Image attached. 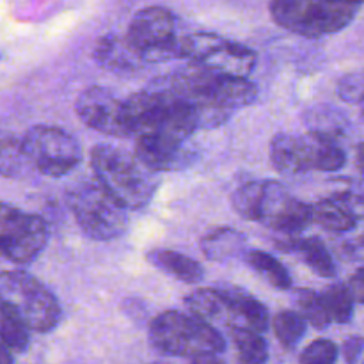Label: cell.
I'll use <instances>...</instances> for the list:
<instances>
[{"label": "cell", "mask_w": 364, "mask_h": 364, "mask_svg": "<svg viewBox=\"0 0 364 364\" xmlns=\"http://www.w3.org/2000/svg\"><path fill=\"white\" fill-rule=\"evenodd\" d=\"M231 206L242 219L295 237L302 233L311 219V205L294 198L279 181H249L231 196Z\"/></svg>", "instance_id": "obj_1"}, {"label": "cell", "mask_w": 364, "mask_h": 364, "mask_svg": "<svg viewBox=\"0 0 364 364\" xmlns=\"http://www.w3.org/2000/svg\"><path fill=\"white\" fill-rule=\"evenodd\" d=\"M95 181L124 210H141L151 203L159 180L134 155L109 144L91 151Z\"/></svg>", "instance_id": "obj_2"}, {"label": "cell", "mask_w": 364, "mask_h": 364, "mask_svg": "<svg viewBox=\"0 0 364 364\" xmlns=\"http://www.w3.org/2000/svg\"><path fill=\"white\" fill-rule=\"evenodd\" d=\"M363 0H272L270 16L279 27L304 36L336 34L354 21Z\"/></svg>", "instance_id": "obj_3"}, {"label": "cell", "mask_w": 364, "mask_h": 364, "mask_svg": "<svg viewBox=\"0 0 364 364\" xmlns=\"http://www.w3.org/2000/svg\"><path fill=\"white\" fill-rule=\"evenodd\" d=\"M149 343L160 354L191 359L199 354H220L226 350V341L215 327L173 309L151 320Z\"/></svg>", "instance_id": "obj_4"}, {"label": "cell", "mask_w": 364, "mask_h": 364, "mask_svg": "<svg viewBox=\"0 0 364 364\" xmlns=\"http://www.w3.org/2000/svg\"><path fill=\"white\" fill-rule=\"evenodd\" d=\"M0 299L16 313L28 331L50 333L63 318V309L55 295L21 269L0 272Z\"/></svg>", "instance_id": "obj_5"}, {"label": "cell", "mask_w": 364, "mask_h": 364, "mask_svg": "<svg viewBox=\"0 0 364 364\" xmlns=\"http://www.w3.org/2000/svg\"><path fill=\"white\" fill-rule=\"evenodd\" d=\"M71 215L85 237L98 242L119 238L128 230V213L96 181L82 180L66 192Z\"/></svg>", "instance_id": "obj_6"}, {"label": "cell", "mask_w": 364, "mask_h": 364, "mask_svg": "<svg viewBox=\"0 0 364 364\" xmlns=\"http://www.w3.org/2000/svg\"><path fill=\"white\" fill-rule=\"evenodd\" d=\"M270 162L274 169L287 176L308 171H340L347 164V155L338 142L306 134L274 135L270 141Z\"/></svg>", "instance_id": "obj_7"}, {"label": "cell", "mask_w": 364, "mask_h": 364, "mask_svg": "<svg viewBox=\"0 0 364 364\" xmlns=\"http://www.w3.org/2000/svg\"><path fill=\"white\" fill-rule=\"evenodd\" d=\"M178 52L180 59H188L191 63L224 77L247 78L258 60L256 52L249 46L228 41L212 32L178 38Z\"/></svg>", "instance_id": "obj_8"}, {"label": "cell", "mask_w": 364, "mask_h": 364, "mask_svg": "<svg viewBox=\"0 0 364 364\" xmlns=\"http://www.w3.org/2000/svg\"><path fill=\"white\" fill-rule=\"evenodd\" d=\"M176 20L166 7L151 6L137 11L128 25L124 41L141 55L144 64H160L180 59Z\"/></svg>", "instance_id": "obj_9"}, {"label": "cell", "mask_w": 364, "mask_h": 364, "mask_svg": "<svg viewBox=\"0 0 364 364\" xmlns=\"http://www.w3.org/2000/svg\"><path fill=\"white\" fill-rule=\"evenodd\" d=\"M25 159L41 174L63 178L82 160V148L77 139L59 127L36 124L21 137Z\"/></svg>", "instance_id": "obj_10"}, {"label": "cell", "mask_w": 364, "mask_h": 364, "mask_svg": "<svg viewBox=\"0 0 364 364\" xmlns=\"http://www.w3.org/2000/svg\"><path fill=\"white\" fill-rule=\"evenodd\" d=\"M75 112L85 127L103 135L128 139L121 119V100L102 85H92L82 91L75 102Z\"/></svg>", "instance_id": "obj_11"}, {"label": "cell", "mask_w": 364, "mask_h": 364, "mask_svg": "<svg viewBox=\"0 0 364 364\" xmlns=\"http://www.w3.org/2000/svg\"><path fill=\"white\" fill-rule=\"evenodd\" d=\"M50 238L48 224L43 217L25 213L6 240L0 242V256L18 267L31 265L39 258Z\"/></svg>", "instance_id": "obj_12"}, {"label": "cell", "mask_w": 364, "mask_h": 364, "mask_svg": "<svg viewBox=\"0 0 364 364\" xmlns=\"http://www.w3.org/2000/svg\"><path fill=\"white\" fill-rule=\"evenodd\" d=\"M134 156L151 173L180 171L194 162V151L185 148V142L164 135L137 137Z\"/></svg>", "instance_id": "obj_13"}, {"label": "cell", "mask_w": 364, "mask_h": 364, "mask_svg": "<svg viewBox=\"0 0 364 364\" xmlns=\"http://www.w3.org/2000/svg\"><path fill=\"white\" fill-rule=\"evenodd\" d=\"M361 198L352 194H336L311 205V219L313 223H318L333 233H347L354 230L358 220L361 219Z\"/></svg>", "instance_id": "obj_14"}, {"label": "cell", "mask_w": 364, "mask_h": 364, "mask_svg": "<svg viewBox=\"0 0 364 364\" xmlns=\"http://www.w3.org/2000/svg\"><path fill=\"white\" fill-rule=\"evenodd\" d=\"M226 299L228 309H230V323L242 322L245 329H251L255 333L262 334L269 329V311L267 306L262 304L256 297L244 291L242 288L235 287H219ZM230 326V327H231Z\"/></svg>", "instance_id": "obj_15"}, {"label": "cell", "mask_w": 364, "mask_h": 364, "mask_svg": "<svg viewBox=\"0 0 364 364\" xmlns=\"http://www.w3.org/2000/svg\"><path fill=\"white\" fill-rule=\"evenodd\" d=\"M92 55H95V60L100 66L107 68L114 73H135V71L146 66L141 55L134 52L128 46V43L124 41V38H119V36L110 34L98 39Z\"/></svg>", "instance_id": "obj_16"}, {"label": "cell", "mask_w": 364, "mask_h": 364, "mask_svg": "<svg viewBox=\"0 0 364 364\" xmlns=\"http://www.w3.org/2000/svg\"><path fill=\"white\" fill-rule=\"evenodd\" d=\"M277 247L283 249L284 252H291V255L299 256L320 277H326V279L336 277V263H334L327 245L320 238L288 237L287 240H281Z\"/></svg>", "instance_id": "obj_17"}, {"label": "cell", "mask_w": 364, "mask_h": 364, "mask_svg": "<svg viewBox=\"0 0 364 364\" xmlns=\"http://www.w3.org/2000/svg\"><path fill=\"white\" fill-rule=\"evenodd\" d=\"M308 134L316 135V137L327 139V141L338 142L345 137L350 127V121L347 119L340 109L327 103H318V105L309 107L302 116Z\"/></svg>", "instance_id": "obj_18"}, {"label": "cell", "mask_w": 364, "mask_h": 364, "mask_svg": "<svg viewBox=\"0 0 364 364\" xmlns=\"http://www.w3.org/2000/svg\"><path fill=\"white\" fill-rule=\"evenodd\" d=\"M199 247L210 262H228L244 255L245 237L235 228L220 226L208 231L199 242Z\"/></svg>", "instance_id": "obj_19"}, {"label": "cell", "mask_w": 364, "mask_h": 364, "mask_svg": "<svg viewBox=\"0 0 364 364\" xmlns=\"http://www.w3.org/2000/svg\"><path fill=\"white\" fill-rule=\"evenodd\" d=\"M148 259L156 269L169 274V276L181 281V283L196 284L201 283L203 277H205V270H203V267L196 259L188 258V256L181 255L178 251L155 249V251L148 252Z\"/></svg>", "instance_id": "obj_20"}, {"label": "cell", "mask_w": 364, "mask_h": 364, "mask_svg": "<svg viewBox=\"0 0 364 364\" xmlns=\"http://www.w3.org/2000/svg\"><path fill=\"white\" fill-rule=\"evenodd\" d=\"M185 308H187L188 315L203 320L210 326L213 322H220V320L230 323V309H228L226 299H224L219 287L199 288V290L192 291L185 299Z\"/></svg>", "instance_id": "obj_21"}, {"label": "cell", "mask_w": 364, "mask_h": 364, "mask_svg": "<svg viewBox=\"0 0 364 364\" xmlns=\"http://www.w3.org/2000/svg\"><path fill=\"white\" fill-rule=\"evenodd\" d=\"M244 259L259 277L267 281L276 290H290L291 276L287 267L265 251H247L244 252Z\"/></svg>", "instance_id": "obj_22"}, {"label": "cell", "mask_w": 364, "mask_h": 364, "mask_svg": "<svg viewBox=\"0 0 364 364\" xmlns=\"http://www.w3.org/2000/svg\"><path fill=\"white\" fill-rule=\"evenodd\" d=\"M21 137L7 130H0V176L18 178L27 166Z\"/></svg>", "instance_id": "obj_23"}, {"label": "cell", "mask_w": 364, "mask_h": 364, "mask_svg": "<svg viewBox=\"0 0 364 364\" xmlns=\"http://www.w3.org/2000/svg\"><path fill=\"white\" fill-rule=\"evenodd\" d=\"M230 336L233 340L240 361L258 364L267 363V359H269V347H267V341L263 340L262 334L255 333L251 329H245V327L231 326Z\"/></svg>", "instance_id": "obj_24"}, {"label": "cell", "mask_w": 364, "mask_h": 364, "mask_svg": "<svg viewBox=\"0 0 364 364\" xmlns=\"http://www.w3.org/2000/svg\"><path fill=\"white\" fill-rule=\"evenodd\" d=\"M320 297H322V302L326 306V311L329 315L331 322L341 323V326L352 322L355 301L350 291H348L347 284H331Z\"/></svg>", "instance_id": "obj_25"}, {"label": "cell", "mask_w": 364, "mask_h": 364, "mask_svg": "<svg viewBox=\"0 0 364 364\" xmlns=\"http://www.w3.org/2000/svg\"><path fill=\"white\" fill-rule=\"evenodd\" d=\"M31 331L23 326L16 313L0 299V341L13 352L27 350Z\"/></svg>", "instance_id": "obj_26"}, {"label": "cell", "mask_w": 364, "mask_h": 364, "mask_svg": "<svg viewBox=\"0 0 364 364\" xmlns=\"http://www.w3.org/2000/svg\"><path fill=\"white\" fill-rule=\"evenodd\" d=\"M294 301L297 306V313L304 318L306 323L313 326L315 329H327L329 327L331 318L327 315L320 294L308 290V288H299L294 291Z\"/></svg>", "instance_id": "obj_27"}, {"label": "cell", "mask_w": 364, "mask_h": 364, "mask_svg": "<svg viewBox=\"0 0 364 364\" xmlns=\"http://www.w3.org/2000/svg\"><path fill=\"white\" fill-rule=\"evenodd\" d=\"M272 329L284 348H295L304 338L308 323L297 311L283 309L272 320Z\"/></svg>", "instance_id": "obj_28"}, {"label": "cell", "mask_w": 364, "mask_h": 364, "mask_svg": "<svg viewBox=\"0 0 364 364\" xmlns=\"http://www.w3.org/2000/svg\"><path fill=\"white\" fill-rule=\"evenodd\" d=\"M338 347L331 340H315L301 354V364H336Z\"/></svg>", "instance_id": "obj_29"}, {"label": "cell", "mask_w": 364, "mask_h": 364, "mask_svg": "<svg viewBox=\"0 0 364 364\" xmlns=\"http://www.w3.org/2000/svg\"><path fill=\"white\" fill-rule=\"evenodd\" d=\"M338 95L343 102L350 105H359L363 102L364 95V78L361 71H352L338 82Z\"/></svg>", "instance_id": "obj_30"}, {"label": "cell", "mask_w": 364, "mask_h": 364, "mask_svg": "<svg viewBox=\"0 0 364 364\" xmlns=\"http://www.w3.org/2000/svg\"><path fill=\"white\" fill-rule=\"evenodd\" d=\"M21 215H23L21 210L0 201V242L13 231V228L16 226V223L20 220Z\"/></svg>", "instance_id": "obj_31"}, {"label": "cell", "mask_w": 364, "mask_h": 364, "mask_svg": "<svg viewBox=\"0 0 364 364\" xmlns=\"http://www.w3.org/2000/svg\"><path fill=\"white\" fill-rule=\"evenodd\" d=\"M363 354V338L350 336L343 343V358L347 364H358Z\"/></svg>", "instance_id": "obj_32"}, {"label": "cell", "mask_w": 364, "mask_h": 364, "mask_svg": "<svg viewBox=\"0 0 364 364\" xmlns=\"http://www.w3.org/2000/svg\"><path fill=\"white\" fill-rule=\"evenodd\" d=\"M348 291L352 294L355 302H361L363 301V295H364V277H363V269H359L354 276L350 277V281L347 283Z\"/></svg>", "instance_id": "obj_33"}, {"label": "cell", "mask_w": 364, "mask_h": 364, "mask_svg": "<svg viewBox=\"0 0 364 364\" xmlns=\"http://www.w3.org/2000/svg\"><path fill=\"white\" fill-rule=\"evenodd\" d=\"M191 364H226L219 354H199L191 359Z\"/></svg>", "instance_id": "obj_34"}, {"label": "cell", "mask_w": 364, "mask_h": 364, "mask_svg": "<svg viewBox=\"0 0 364 364\" xmlns=\"http://www.w3.org/2000/svg\"><path fill=\"white\" fill-rule=\"evenodd\" d=\"M0 364H14L13 350L0 341Z\"/></svg>", "instance_id": "obj_35"}, {"label": "cell", "mask_w": 364, "mask_h": 364, "mask_svg": "<svg viewBox=\"0 0 364 364\" xmlns=\"http://www.w3.org/2000/svg\"><path fill=\"white\" fill-rule=\"evenodd\" d=\"M237 364H258V363H249V361H240V359H237Z\"/></svg>", "instance_id": "obj_36"}]
</instances>
